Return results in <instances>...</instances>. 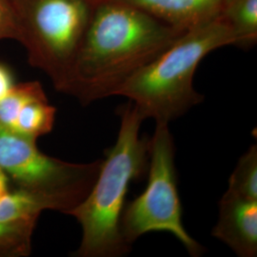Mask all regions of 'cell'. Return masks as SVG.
<instances>
[{
	"instance_id": "30bf717a",
	"label": "cell",
	"mask_w": 257,
	"mask_h": 257,
	"mask_svg": "<svg viewBox=\"0 0 257 257\" xmlns=\"http://www.w3.org/2000/svg\"><path fill=\"white\" fill-rule=\"evenodd\" d=\"M235 37L234 46L249 49L257 41V0H221L218 14Z\"/></svg>"
},
{
	"instance_id": "277c9868",
	"label": "cell",
	"mask_w": 257,
	"mask_h": 257,
	"mask_svg": "<svg viewBox=\"0 0 257 257\" xmlns=\"http://www.w3.org/2000/svg\"><path fill=\"white\" fill-rule=\"evenodd\" d=\"M96 0H10L31 64L61 90Z\"/></svg>"
},
{
	"instance_id": "7a4b0ae2",
	"label": "cell",
	"mask_w": 257,
	"mask_h": 257,
	"mask_svg": "<svg viewBox=\"0 0 257 257\" xmlns=\"http://www.w3.org/2000/svg\"><path fill=\"white\" fill-rule=\"evenodd\" d=\"M119 116L116 141L106 150L91 191L77 206L66 212L82 229L76 256L120 257L132 249L122 236L120 221L130 185L148 171L151 138L140 136L145 119L133 103L120 108Z\"/></svg>"
},
{
	"instance_id": "8992f818",
	"label": "cell",
	"mask_w": 257,
	"mask_h": 257,
	"mask_svg": "<svg viewBox=\"0 0 257 257\" xmlns=\"http://www.w3.org/2000/svg\"><path fill=\"white\" fill-rule=\"evenodd\" d=\"M101 160L69 163L41 153L36 140L0 127V169L23 189L49 203L51 210L67 211L91 191Z\"/></svg>"
},
{
	"instance_id": "8fae6325",
	"label": "cell",
	"mask_w": 257,
	"mask_h": 257,
	"mask_svg": "<svg viewBox=\"0 0 257 257\" xmlns=\"http://www.w3.org/2000/svg\"><path fill=\"white\" fill-rule=\"evenodd\" d=\"M44 210H51L45 199L18 188L9 191L0 200V224L34 227Z\"/></svg>"
},
{
	"instance_id": "9a60e30c",
	"label": "cell",
	"mask_w": 257,
	"mask_h": 257,
	"mask_svg": "<svg viewBox=\"0 0 257 257\" xmlns=\"http://www.w3.org/2000/svg\"><path fill=\"white\" fill-rule=\"evenodd\" d=\"M16 84L9 69L0 63V101L3 100Z\"/></svg>"
},
{
	"instance_id": "ba28073f",
	"label": "cell",
	"mask_w": 257,
	"mask_h": 257,
	"mask_svg": "<svg viewBox=\"0 0 257 257\" xmlns=\"http://www.w3.org/2000/svg\"><path fill=\"white\" fill-rule=\"evenodd\" d=\"M218 218L211 234L239 257L257 255V200L225 192L218 205Z\"/></svg>"
},
{
	"instance_id": "4fadbf2b",
	"label": "cell",
	"mask_w": 257,
	"mask_h": 257,
	"mask_svg": "<svg viewBox=\"0 0 257 257\" xmlns=\"http://www.w3.org/2000/svg\"><path fill=\"white\" fill-rule=\"evenodd\" d=\"M34 227L0 224V255H18L30 251Z\"/></svg>"
},
{
	"instance_id": "2e32d148",
	"label": "cell",
	"mask_w": 257,
	"mask_h": 257,
	"mask_svg": "<svg viewBox=\"0 0 257 257\" xmlns=\"http://www.w3.org/2000/svg\"><path fill=\"white\" fill-rule=\"evenodd\" d=\"M9 191V177L0 169V200Z\"/></svg>"
},
{
	"instance_id": "3957f363",
	"label": "cell",
	"mask_w": 257,
	"mask_h": 257,
	"mask_svg": "<svg viewBox=\"0 0 257 257\" xmlns=\"http://www.w3.org/2000/svg\"><path fill=\"white\" fill-rule=\"evenodd\" d=\"M235 37L219 16L182 36L124 83L115 95L126 97L144 119L168 123L203 101L193 87L198 65L211 52L234 46Z\"/></svg>"
},
{
	"instance_id": "6da1fadb",
	"label": "cell",
	"mask_w": 257,
	"mask_h": 257,
	"mask_svg": "<svg viewBox=\"0 0 257 257\" xmlns=\"http://www.w3.org/2000/svg\"><path fill=\"white\" fill-rule=\"evenodd\" d=\"M184 33L123 1L96 0L60 91L84 105L113 96Z\"/></svg>"
},
{
	"instance_id": "7c38bea8",
	"label": "cell",
	"mask_w": 257,
	"mask_h": 257,
	"mask_svg": "<svg viewBox=\"0 0 257 257\" xmlns=\"http://www.w3.org/2000/svg\"><path fill=\"white\" fill-rule=\"evenodd\" d=\"M227 193L241 198L257 200V146L251 145L239 158L229 178Z\"/></svg>"
},
{
	"instance_id": "9c48e42d",
	"label": "cell",
	"mask_w": 257,
	"mask_h": 257,
	"mask_svg": "<svg viewBox=\"0 0 257 257\" xmlns=\"http://www.w3.org/2000/svg\"><path fill=\"white\" fill-rule=\"evenodd\" d=\"M167 24L189 30L218 17L221 0H120Z\"/></svg>"
},
{
	"instance_id": "52a82bcc",
	"label": "cell",
	"mask_w": 257,
	"mask_h": 257,
	"mask_svg": "<svg viewBox=\"0 0 257 257\" xmlns=\"http://www.w3.org/2000/svg\"><path fill=\"white\" fill-rule=\"evenodd\" d=\"M55 114L39 82L15 85L0 101V127L33 140L53 130Z\"/></svg>"
},
{
	"instance_id": "5b68a950",
	"label": "cell",
	"mask_w": 257,
	"mask_h": 257,
	"mask_svg": "<svg viewBox=\"0 0 257 257\" xmlns=\"http://www.w3.org/2000/svg\"><path fill=\"white\" fill-rule=\"evenodd\" d=\"M150 142L148 183L144 192L126 203L120 221L121 233L130 246L142 235L165 231L177 239L192 256H199L202 246L185 229L178 193L175 146L168 123H156Z\"/></svg>"
},
{
	"instance_id": "5bb4252c",
	"label": "cell",
	"mask_w": 257,
	"mask_h": 257,
	"mask_svg": "<svg viewBox=\"0 0 257 257\" xmlns=\"http://www.w3.org/2000/svg\"><path fill=\"white\" fill-rule=\"evenodd\" d=\"M19 39V31L10 0H0V40Z\"/></svg>"
}]
</instances>
